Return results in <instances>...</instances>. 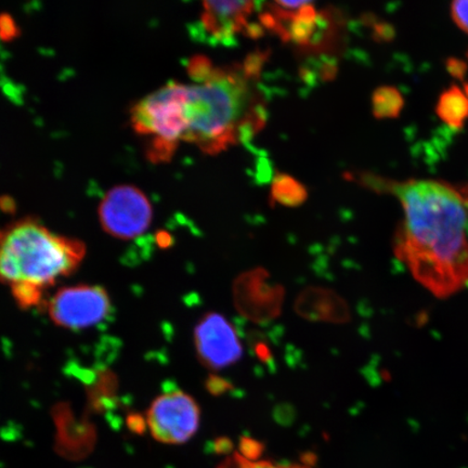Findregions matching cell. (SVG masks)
I'll return each instance as SVG.
<instances>
[{"instance_id":"7402d4cb","label":"cell","mask_w":468,"mask_h":468,"mask_svg":"<svg viewBox=\"0 0 468 468\" xmlns=\"http://www.w3.org/2000/svg\"><path fill=\"white\" fill-rule=\"evenodd\" d=\"M467 58H468V51H467Z\"/></svg>"},{"instance_id":"8992f818","label":"cell","mask_w":468,"mask_h":468,"mask_svg":"<svg viewBox=\"0 0 468 468\" xmlns=\"http://www.w3.org/2000/svg\"><path fill=\"white\" fill-rule=\"evenodd\" d=\"M200 420L197 402L181 390L157 397L146 413V425L152 437L166 444L188 442L197 434Z\"/></svg>"},{"instance_id":"8fae6325","label":"cell","mask_w":468,"mask_h":468,"mask_svg":"<svg viewBox=\"0 0 468 468\" xmlns=\"http://www.w3.org/2000/svg\"><path fill=\"white\" fill-rule=\"evenodd\" d=\"M314 455H303L296 462H277L261 459V456H248L239 452H234L220 462L218 468H314Z\"/></svg>"},{"instance_id":"ac0fdd59","label":"cell","mask_w":468,"mask_h":468,"mask_svg":"<svg viewBox=\"0 0 468 468\" xmlns=\"http://www.w3.org/2000/svg\"><path fill=\"white\" fill-rule=\"evenodd\" d=\"M446 68L453 79L460 80H463L468 72L467 63L453 57L447 58Z\"/></svg>"},{"instance_id":"30bf717a","label":"cell","mask_w":468,"mask_h":468,"mask_svg":"<svg viewBox=\"0 0 468 468\" xmlns=\"http://www.w3.org/2000/svg\"><path fill=\"white\" fill-rule=\"evenodd\" d=\"M441 119L454 130H461L468 119V99L458 86L442 92L436 108Z\"/></svg>"},{"instance_id":"9a60e30c","label":"cell","mask_w":468,"mask_h":468,"mask_svg":"<svg viewBox=\"0 0 468 468\" xmlns=\"http://www.w3.org/2000/svg\"><path fill=\"white\" fill-rule=\"evenodd\" d=\"M214 67L212 62L207 57L196 56L189 62L188 72L192 80L201 83L207 80L210 73L213 72Z\"/></svg>"},{"instance_id":"603a6c76","label":"cell","mask_w":468,"mask_h":468,"mask_svg":"<svg viewBox=\"0 0 468 468\" xmlns=\"http://www.w3.org/2000/svg\"><path fill=\"white\" fill-rule=\"evenodd\" d=\"M0 239H2V237H0Z\"/></svg>"},{"instance_id":"7c38bea8","label":"cell","mask_w":468,"mask_h":468,"mask_svg":"<svg viewBox=\"0 0 468 468\" xmlns=\"http://www.w3.org/2000/svg\"><path fill=\"white\" fill-rule=\"evenodd\" d=\"M307 190L300 181L286 174H278L271 188L272 200L283 207H297L306 201Z\"/></svg>"},{"instance_id":"5bb4252c","label":"cell","mask_w":468,"mask_h":468,"mask_svg":"<svg viewBox=\"0 0 468 468\" xmlns=\"http://www.w3.org/2000/svg\"><path fill=\"white\" fill-rule=\"evenodd\" d=\"M11 292L16 298L17 305L22 308H29L42 301L43 290L32 285H15L11 286Z\"/></svg>"},{"instance_id":"52a82bcc","label":"cell","mask_w":468,"mask_h":468,"mask_svg":"<svg viewBox=\"0 0 468 468\" xmlns=\"http://www.w3.org/2000/svg\"><path fill=\"white\" fill-rule=\"evenodd\" d=\"M47 312L52 322L63 329L84 330L108 317L111 300L101 286H69L56 292Z\"/></svg>"},{"instance_id":"e0dca14e","label":"cell","mask_w":468,"mask_h":468,"mask_svg":"<svg viewBox=\"0 0 468 468\" xmlns=\"http://www.w3.org/2000/svg\"><path fill=\"white\" fill-rule=\"evenodd\" d=\"M453 20L468 34V2H454L452 5Z\"/></svg>"},{"instance_id":"d6986e66","label":"cell","mask_w":468,"mask_h":468,"mask_svg":"<svg viewBox=\"0 0 468 468\" xmlns=\"http://www.w3.org/2000/svg\"><path fill=\"white\" fill-rule=\"evenodd\" d=\"M376 35L382 42H390L394 39L396 31L394 27L388 25V23H378L376 26Z\"/></svg>"},{"instance_id":"3957f363","label":"cell","mask_w":468,"mask_h":468,"mask_svg":"<svg viewBox=\"0 0 468 468\" xmlns=\"http://www.w3.org/2000/svg\"><path fill=\"white\" fill-rule=\"evenodd\" d=\"M85 254L79 239L58 236L33 218L22 219L0 239V281L44 291L73 273Z\"/></svg>"},{"instance_id":"7a4b0ae2","label":"cell","mask_w":468,"mask_h":468,"mask_svg":"<svg viewBox=\"0 0 468 468\" xmlns=\"http://www.w3.org/2000/svg\"><path fill=\"white\" fill-rule=\"evenodd\" d=\"M244 67L214 68L201 83L186 85L184 142L215 155L251 139L266 122V111Z\"/></svg>"},{"instance_id":"277c9868","label":"cell","mask_w":468,"mask_h":468,"mask_svg":"<svg viewBox=\"0 0 468 468\" xmlns=\"http://www.w3.org/2000/svg\"><path fill=\"white\" fill-rule=\"evenodd\" d=\"M186 85L171 81L144 97L131 111L133 131L148 138L146 156L152 163L172 160L176 150L184 142Z\"/></svg>"},{"instance_id":"ba28073f","label":"cell","mask_w":468,"mask_h":468,"mask_svg":"<svg viewBox=\"0 0 468 468\" xmlns=\"http://www.w3.org/2000/svg\"><path fill=\"white\" fill-rule=\"evenodd\" d=\"M195 345L202 364L216 371L236 365L243 356L236 327L218 313L207 314L198 322Z\"/></svg>"},{"instance_id":"5b68a950","label":"cell","mask_w":468,"mask_h":468,"mask_svg":"<svg viewBox=\"0 0 468 468\" xmlns=\"http://www.w3.org/2000/svg\"><path fill=\"white\" fill-rule=\"evenodd\" d=\"M103 230L117 239L142 236L154 218L149 197L133 185H120L108 191L98 208Z\"/></svg>"},{"instance_id":"ffe728a7","label":"cell","mask_w":468,"mask_h":468,"mask_svg":"<svg viewBox=\"0 0 468 468\" xmlns=\"http://www.w3.org/2000/svg\"><path fill=\"white\" fill-rule=\"evenodd\" d=\"M218 384H222V383H224V379L218 378ZM209 384L218 385L215 382H212V380H210ZM210 390L215 391L216 394H219L220 393V390L218 388H212Z\"/></svg>"},{"instance_id":"44dd1931","label":"cell","mask_w":468,"mask_h":468,"mask_svg":"<svg viewBox=\"0 0 468 468\" xmlns=\"http://www.w3.org/2000/svg\"><path fill=\"white\" fill-rule=\"evenodd\" d=\"M464 95L468 99V83L464 84Z\"/></svg>"},{"instance_id":"9c48e42d","label":"cell","mask_w":468,"mask_h":468,"mask_svg":"<svg viewBox=\"0 0 468 468\" xmlns=\"http://www.w3.org/2000/svg\"><path fill=\"white\" fill-rule=\"evenodd\" d=\"M255 3L207 2L203 4L201 23L205 31L220 44H231L243 29L249 34V16L253 14Z\"/></svg>"},{"instance_id":"2e32d148","label":"cell","mask_w":468,"mask_h":468,"mask_svg":"<svg viewBox=\"0 0 468 468\" xmlns=\"http://www.w3.org/2000/svg\"><path fill=\"white\" fill-rule=\"evenodd\" d=\"M16 23L8 14L0 15V38L5 42H10L17 37Z\"/></svg>"},{"instance_id":"6da1fadb","label":"cell","mask_w":468,"mask_h":468,"mask_svg":"<svg viewBox=\"0 0 468 468\" xmlns=\"http://www.w3.org/2000/svg\"><path fill=\"white\" fill-rule=\"evenodd\" d=\"M364 183L399 198L405 220L395 251L431 294L446 298L468 281V202L458 186L430 180L390 183L367 176Z\"/></svg>"},{"instance_id":"4fadbf2b","label":"cell","mask_w":468,"mask_h":468,"mask_svg":"<svg viewBox=\"0 0 468 468\" xmlns=\"http://www.w3.org/2000/svg\"><path fill=\"white\" fill-rule=\"evenodd\" d=\"M373 114L378 120L396 119L403 108V98L395 87H379L372 97Z\"/></svg>"}]
</instances>
